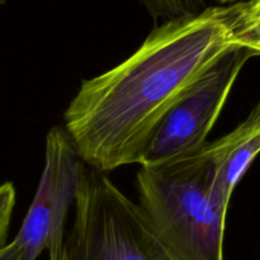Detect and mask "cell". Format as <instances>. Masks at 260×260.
Masks as SVG:
<instances>
[{
    "mask_svg": "<svg viewBox=\"0 0 260 260\" xmlns=\"http://www.w3.org/2000/svg\"><path fill=\"white\" fill-rule=\"evenodd\" d=\"M50 260H175L151 222L104 173L84 168L74 220Z\"/></svg>",
    "mask_w": 260,
    "mask_h": 260,
    "instance_id": "cell-3",
    "label": "cell"
},
{
    "mask_svg": "<svg viewBox=\"0 0 260 260\" xmlns=\"http://www.w3.org/2000/svg\"><path fill=\"white\" fill-rule=\"evenodd\" d=\"M15 206V188L10 182L0 185V249L7 245L10 218Z\"/></svg>",
    "mask_w": 260,
    "mask_h": 260,
    "instance_id": "cell-9",
    "label": "cell"
},
{
    "mask_svg": "<svg viewBox=\"0 0 260 260\" xmlns=\"http://www.w3.org/2000/svg\"><path fill=\"white\" fill-rule=\"evenodd\" d=\"M141 3L155 19H177L196 15L206 9L205 0H141Z\"/></svg>",
    "mask_w": 260,
    "mask_h": 260,
    "instance_id": "cell-7",
    "label": "cell"
},
{
    "mask_svg": "<svg viewBox=\"0 0 260 260\" xmlns=\"http://www.w3.org/2000/svg\"><path fill=\"white\" fill-rule=\"evenodd\" d=\"M140 203L175 260H223L228 208L211 192L212 177L202 150L159 165H140Z\"/></svg>",
    "mask_w": 260,
    "mask_h": 260,
    "instance_id": "cell-2",
    "label": "cell"
},
{
    "mask_svg": "<svg viewBox=\"0 0 260 260\" xmlns=\"http://www.w3.org/2000/svg\"><path fill=\"white\" fill-rule=\"evenodd\" d=\"M216 2L220 3L221 5H230V4H235V3L248 2V0H216Z\"/></svg>",
    "mask_w": 260,
    "mask_h": 260,
    "instance_id": "cell-12",
    "label": "cell"
},
{
    "mask_svg": "<svg viewBox=\"0 0 260 260\" xmlns=\"http://www.w3.org/2000/svg\"><path fill=\"white\" fill-rule=\"evenodd\" d=\"M0 260H28L24 249L17 240L7 244L0 249Z\"/></svg>",
    "mask_w": 260,
    "mask_h": 260,
    "instance_id": "cell-10",
    "label": "cell"
},
{
    "mask_svg": "<svg viewBox=\"0 0 260 260\" xmlns=\"http://www.w3.org/2000/svg\"><path fill=\"white\" fill-rule=\"evenodd\" d=\"M84 168L65 128L52 127L46 136L45 167L37 192L14 239L28 260H36L46 249L52 253L61 246L66 216L75 201Z\"/></svg>",
    "mask_w": 260,
    "mask_h": 260,
    "instance_id": "cell-5",
    "label": "cell"
},
{
    "mask_svg": "<svg viewBox=\"0 0 260 260\" xmlns=\"http://www.w3.org/2000/svg\"><path fill=\"white\" fill-rule=\"evenodd\" d=\"M254 52L234 46L223 53L168 112L140 165H159L190 156L205 147L231 88Z\"/></svg>",
    "mask_w": 260,
    "mask_h": 260,
    "instance_id": "cell-4",
    "label": "cell"
},
{
    "mask_svg": "<svg viewBox=\"0 0 260 260\" xmlns=\"http://www.w3.org/2000/svg\"><path fill=\"white\" fill-rule=\"evenodd\" d=\"M5 2H7V0H0V5H3V4H4Z\"/></svg>",
    "mask_w": 260,
    "mask_h": 260,
    "instance_id": "cell-13",
    "label": "cell"
},
{
    "mask_svg": "<svg viewBox=\"0 0 260 260\" xmlns=\"http://www.w3.org/2000/svg\"><path fill=\"white\" fill-rule=\"evenodd\" d=\"M248 12L259 13L260 12V0H248Z\"/></svg>",
    "mask_w": 260,
    "mask_h": 260,
    "instance_id": "cell-11",
    "label": "cell"
},
{
    "mask_svg": "<svg viewBox=\"0 0 260 260\" xmlns=\"http://www.w3.org/2000/svg\"><path fill=\"white\" fill-rule=\"evenodd\" d=\"M246 2L167 20L128 58L81 83L63 114L86 167L141 164L152 135L188 89L235 43Z\"/></svg>",
    "mask_w": 260,
    "mask_h": 260,
    "instance_id": "cell-1",
    "label": "cell"
},
{
    "mask_svg": "<svg viewBox=\"0 0 260 260\" xmlns=\"http://www.w3.org/2000/svg\"><path fill=\"white\" fill-rule=\"evenodd\" d=\"M235 43L241 47H245L254 52V55H260V12L249 13L248 2H246L245 14L243 22L235 37Z\"/></svg>",
    "mask_w": 260,
    "mask_h": 260,
    "instance_id": "cell-8",
    "label": "cell"
},
{
    "mask_svg": "<svg viewBox=\"0 0 260 260\" xmlns=\"http://www.w3.org/2000/svg\"><path fill=\"white\" fill-rule=\"evenodd\" d=\"M202 152L210 165L212 196L229 207L236 184L260 154V99L243 123L217 141L206 144Z\"/></svg>",
    "mask_w": 260,
    "mask_h": 260,
    "instance_id": "cell-6",
    "label": "cell"
}]
</instances>
